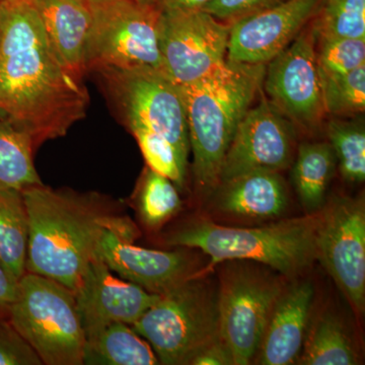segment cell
Instances as JSON below:
<instances>
[{"label": "cell", "instance_id": "ffe728a7", "mask_svg": "<svg viewBox=\"0 0 365 365\" xmlns=\"http://www.w3.org/2000/svg\"><path fill=\"white\" fill-rule=\"evenodd\" d=\"M158 359L148 341L131 326L114 323L86 339L83 364L155 365Z\"/></svg>", "mask_w": 365, "mask_h": 365}, {"label": "cell", "instance_id": "d4e9b609", "mask_svg": "<svg viewBox=\"0 0 365 365\" xmlns=\"http://www.w3.org/2000/svg\"><path fill=\"white\" fill-rule=\"evenodd\" d=\"M136 208L145 227L157 228L181 209L177 186L167 177L145 168L136 190Z\"/></svg>", "mask_w": 365, "mask_h": 365}, {"label": "cell", "instance_id": "d590c367", "mask_svg": "<svg viewBox=\"0 0 365 365\" xmlns=\"http://www.w3.org/2000/svg\"><path fill=\"white\" fill-rule=\"evenodd\" d=\"M85 1L90 6L91 11H93V9H97V7L111 4V2L116 1V0H85Z\"/></svg>", "mask_w": 365, "mask_h": 365}, {"label": "cell", "instance_id": "5bb4252c", "mask_svg": "<svg viewBox=\"0 0 365 365\" xmlns=\"http://www.w3.org/2000/svg\"><path fill=\"white\" fill-rule=\"evenodd\" d=\"M319 0H284L230 25L227 60L267 64L294 42L311 21Z\"/></svg>", "mask_w": 365, "mask_h": 365}, {"label": "cell", "instance_id": "d6986e66", "mask_svg": "<svg viewBox=\"0 0 365 365\" xmlns=\"http://www.w3.org/2000/svg\"><path fill=\"white\" fill-rule=\"evenodd\" d=\"M215 207L225 215L272 220L287 211V188L278 172L254 170L218 184Z\"/></svg>", "mask_w": 365, "mask_h": 365}, {"label": "cell", "instance_id": "7c38bea8", "mask_svg": "<svg viewBox=\"0 0 365 365\" xmlns=\"http://www.w3.org/2000/svg\"><path fill=\"white\" fill-rule=\"evenodd\" d=\"M263 86L268 100L292 123L314 130L326 116L313 29L302 31L268 62Z\"/></svg>", "mask_w": 365, "mask_h": 365}, {"label": "cell", "instance_id": "4dcf8cb0", "mask_svg": "<svg viewBox=\"0 0 365 365\" xmlns=\"http://www.w3.org/2000/svg\"><path fill=\"white\" fill-rule=\"evenodd\" d=\"M42 360L9 323L0 318V365H41Z\"/></svg>", "mask_w": 365, "mask_h": 365}, {"label": "cell", "instance_id": "e575fe53", "mask_svg": "<svg viewBox=\"0 0 365 365\" xmlns=\"http://www.w3.org/2000/svg\"><path fill=\"white\" fill-rule=\"evenodd\" d=\"M210 0H158V9L160 11H198Z\"/></svg>", "mask_w": 365, "mask_h": 365}, {"label": "cell", "instance_id": "603a6c76", "mask_svg": "<svg viewBox=\"0 0 365 365\" xmlns=\"http://www.w3.org/2000/svg\"><path fill=\"white\" fill-rule=\"evenodd\" d=\"M32 137L0 113V187L25 190L42 184L34 163Z\"/></svg>", "mask_w": 365, "mask_h": 365}, {"label": "cell", "instance_id": "277c9868", "mask_svg": "<svg viewBox=\"0 0 365 365\" xmlns=\"http://www.w3.org/2000/svg\"><path fill=\"white\" fill-rule=\"evenodd\" d=\"M321 211L260 227H227L195 220L170 232L168 246L198 249L210 257L209 267L227 260H251L294 276L317 260Z\"/></svg>", "mask_w": 365, "mask_h": 365}, {"label": "cell", "instance_id": "83f0119b", "mask_svg": "<svg viewBox=\"0 0 365 365\" xmlns=\"http://www.w3.org/2000/svg\"><path fill=\"white\" fill-rule=\"evenodd\" d=\"M326 114L351 116L365 109V66L341 76H321Z\"/></svg>", "mask_w": 365, "mask_h": 365}, {"label": "cell", "instance_id": "4fadbf2b", "mask_svg": "<svg viewBox=\"0 0 365 365\" xmlns=\"http://www.w3.org/2000/svg\"><path fill=\"white\" fill-rule=\"evenodd\" d=\"M294 125L261 95L237 124L223 158L220 182L254 172L287 169L294 155Z\"/></svg>", "mask_w": 365, "mask_h": 365}, {"label": "cell", "instance_id": "5b68a950", "mask_svg": "<svg viewBox=\"0 0 365 365\" xmlns=\"http://www.w3.org/2000/svg\"><path fill=\"white\" fill-rule=\"evenodd\" d=\"M7 319L43 364H83L86 333L76 297L57 281L24 274Z\"/></svg>", "mask_w": 365, "mask_h": 365}, {"label": "cell", "instance_id": "4316f807", "mask_svg": "<svg viewBox=\"0 0 365 365\" xmlns=\"http://www.w3.org/2000/svg\"><path fill=\"white\" fill-rule=\"evenodd\" d=\"M341 176L349 182L365 180V130L361 122L334 119L327 127Z\"/></svg>", "mask_w": 365, "mask_h": 365}, {"label": "cell", "instance_id": "52a82bcc", "mask_svg": "<svg viewBox=\"0 0 365 365\" xmlns=\"http://www.w3.org/2000/svg\"><path fill=\"white\" fill-rule=\"evenodd\" d=\"M131 327L148 341L160 364H189L220 339L217 299L195 276L160 294Z\"/></svg>", "mask_w": 365, "mask_h": 365}, {"label": "cell", "instance_id": "8d00e7d4", "mask_svg": "<svg viewBox=\"0 0 365 365\" xmlns=\"http://www.w3.org/2000/svg\"><path fill=\"white\" fill-rule=\"evenodd\" d=\"M139 6L148 7V9H157L158 0H134Z\"/></svg>", "mask_w": 365, "mask_h": 365}, {"label": "cell", "instance_id": "d6a6232c", "mask_svg": "<svg viewBox=\"0 0 365 365\" xmlns=\"http://www.w3.org/2000/svg\"><path fill=\"white\" fill-rule=\"evenodd\" d=\"M189 364L192 365H228L232 364L227 348L220 339L211 343L200 352L197 353Z\"/></svg>", "mask_w": 365, "mask_h": 365}, {"label": "cell", "instance_id": "44dd1931", "mask_svg": "<svg viewBox=\"0 0 365 365\" xmlns=\"http://www.w3.org/2000/svg\"><path fill=\"white\" fill-rule=\"evenodd\" d=\"M336 163L330 143L300 144L292 168V184L302 207L309 215L319 212L325 205Z\"/></svg>", "mask_w": 365, "mask_h": 365}, {"label": "cell", "instance_id": "1f68e13d", "mask_svg": "<svg viewBox=\"0 0 365 365\" xmlns=\"http://www.w3.org/2000/svg\"><path fill=\"white\" fill-rule=\"evenodd\" d=\"M284 0H210L203 11L216 20L232 25L235 21L277 6Z\"/></svg>", "mask_w": 365, "mask_h": 365}, {"label": "cell", "instance_id": "74e56055", "mask_svg": "<svg viewBox=\"0 0 365 365\" xmlns=\"http://www.w3.org/2000/svg\"><path fill=\"white\" fill-rule=\"evenodd\" d=\"M0 1L16 2V1H20V0H0Z\"/></svg>", "mask_w": 365, "mask_h": 365}, {"label": "cell", "instance_id": "2e32d148", "mask_svg": "<svg viewBox=\"0 0 365 365\" xmlns=\"http://www.w3.org/2000/svg\"><path fill=\"white\" fill-rule=\"evenodd\" d=\"M134 241L130 235L106 230L96 255L120 278L150 294H165L197 275L185 252L145 249Z\"/></svg>", "mask_w": 365, "mask_h": 365}, {"label": "cell", "instance_id": "3957f363", "mask_svg": "<svg viewBox=\"0 0 365 365\" xmlns=\"http://www.w3.org/2000/svg\"><path fill=\"white\" fill-rule=\"evenodd\" d=\"M266 64L225 61L208 76L180 86L188 124L197 187L211 193L237 124L263 88Z\"/></svg>", "mask_w": 365, "mask_h": 365}, {"label": "cell", "instance_id": "f546056e", "mask_svg": "<svg viewBox=\"0 0 365 365\" xmlns=\"http://www.w3.org/2000/svg\"><path fill=\"white\" fill-rule=\"evenodd\" d=\"M321 76H341L365 66V39L316 37Z\"/></svg>", "mask_w": 365, "mask_h": 365}, {"label": "cell", "instance_id": "ba28073f", "mask_svg": "<svg viewBox=\"0 0 365 365\" xmlns=\"http://www.w3.org/2000/svg\"><path fill=\"white\" fill-rule=\"evenodd\" d=\"M86 72L150 67L163 71L158 40L160 11L134 0H116L91 11Z\"/></svg>", "mask_w": 365, "mask_h": 365}, {"label": "cell", "instance_id": "9a60e30c", "mask_svg": "<svg viewBox=\"0 0 365 365\" xmlns=\"http://www.w3.org/2000/svg\"><path fill=\"white\" fill-rule=\"evenodd\" d=\"M81 325L88 336L114 323L132 326L160 297L118 278L96 255L74 292Z\"/></svg>", "mask_w": 365, "mask_h": 365}, {"label": "cell", "instance_id": "30bf717a", "mask_svg": "<svg viewBox=\"0 0 365 365\" xmlns=\"http://www.w3.org/2000/svg\"><path fill=\"white\" fill-rule=\"evenodd\" d=\"M279 282L246 268L225 274L217 299L218 336L234 365L254 359L276 299Z\"/></svg>", "mask_w": 365, "mask_h": 365}, {"label": "cell", "instance_id": "6da1fadb", "mask_svg": "<svg viewBox=\"0 0 365 365\" xmlns=\"http://www.w3.org/2000/svg\"><path fill=\"white\" fill-rule=\"evenodd\" d=\"M88 106L85 83L60 61L29 0L0 1V113L37 148L66 136Z\"/></svg>", "mask_w": 365, "mask_h": 365}, {"label": "cell", "instance_id": "9c48e42d", "mask_svg": "<svg viewBox=\"0 0 365 365\" xmlns=\"http://www.w3.org/2000/svg\"><path fill=\"white\" fill-rule=\"evenodd\" d=\"M230 24L203 11H160L158 40L163 71L178 86L191 85L227 61Z\"/></svg>", "mask_w": 365, "mask_h": 365}, {"label": "cell", "instance_id": "cb8c5ba5", "mask_svg": "<svg viewBox=\"0 0 365 365\" xmlns=\"http://www.w3.org/2000/svg\"><path fill=\"white\" fill-rule=\"evenodd\" d=\"M297 360L306 365L359 364L357 353L342 324L330 314L319 318L307 332Z\"/></svg>", "mask_w": 365, "mask_h": 365}, {"label": "cell", "instance_id": "7402d4cb", "mask_svg": "<svg viewBox=\"0 0 365 365\" xmlns=\"http://www.w3.org/2000/svg\"><path fill=\"white\" fill-rule=\"evenodd\" d=\"M29 216L23 191L0 187V262L20 280L26 273Z\"/></svg>", "mask_w": 365, "mask_h": 365}, {"label": "cell", "instance_id": "836d02e7", "mask_svg": "<svg viewBox=\"0 0 365 365\" xmlns=\"http://www.w3.org/2000/svg\"><path fill=\"white\" fill-rule=\"evenodd\" d=\"M19 280L0 262V318L7 319L9 309L16 299Z\"/></svg>", "mask_w": 365, "mask_h": 365}, {"label": "cell", "instance_id": "7a4b0ae2", "mask_svg": "<svg viewBox=\"0 0 365 365\" xmlns=\"http://www.w3.org/2000/svg\"><path fill=\"white\" fill-rule=\"evenodd\" d=\"M29 216L26 272L59 282L76 292L106 230L137 237L129 218L113 213L96 194L40 184L23 190Z\"/></svg>", "mask_w": 365, "mask_h": 365}, {"label": "cell", "instance_id": "8992f818", "mask_svg": "<svg viewBox=\"0 0 365 365\" xmlns=\"http://www.w3.org/2000/svg\"><path fill=\"white\" fill-rule=\"evenodd\" d=\"M106 98L129 131L145 128L167 138L187 163L188 124L181 88L160 69L103 68L93 71Z\"/></svg>", "mask_w": 365, "mask_h": 365}, {"label": "cell", "instance_id": "e0dca14e", "mask_svg": "<svg viewBox=\"0 0 365 365\" xmlns=\"http://www.w3.org/2000/svg\"><path fill=\"white\" fill-rule=\"evenodd\" d=\"M314 297V285L307 281L282 289L256 353L259 364L288 365L299 359L309 330Z\"/></svg>", "mask_w": 365, "mask_h": 365}, {"label": "cell", "instance_id": "484cf974", "mask_svg": "<svg viewBox=\"0 0 365 365\" xmlns=\"http://www.w3.org/2000/svg\"><path fill=\"white\" fill-rule=\"evenodd\" d=\"M313 18L316 37L365 39V0H319Z\"/></svg>", "mask_w": 365, "mask_h": 365}, {"label": "cell", "instance_id": "ac0fdd59", "mask_svg": "<svg viewBox=\"0 0 365 365\" xmlns=\"http://www.w3.org/2000/svg\"><path fill=\"white\" fill-rule=\"evenodd\" d=\"M60 61L85 81L86 48L93 14L85 0H29Z\"/></svg>", "mask_w": 365, "mask_h": 365}, {"label": "cell", "instance_id": "f1b7e54d", "mask_svg": "<svg viewBox=\"0 0 365 365\" xmlns=\"http://www.w3.org/2000/svg\"><path fill=\"white\" fill-rule=\"evenodd\" d=\"M130 132L135 137L148 167L167 177L177 188H182L186 176L187 163L176 148L167 138L150 129L136 128Z\"/></svg>", "mask_w": 365, "mask_h": 365}, {"label": "cell", "instance_id": "8fae6325", "mask_svg": "<svg viewBox=\"0 0 365 365\" xmlns=\"http://www.w3.org/2000/svg\"><path fill=\"white\" fill-rule=\"evenodd\" d=\"M317 260L330 274L359 314L365 304L364 198H335L321 211Z\"/></svg>", "mask_w": 365, "mask_h": 365}]
</instances>
